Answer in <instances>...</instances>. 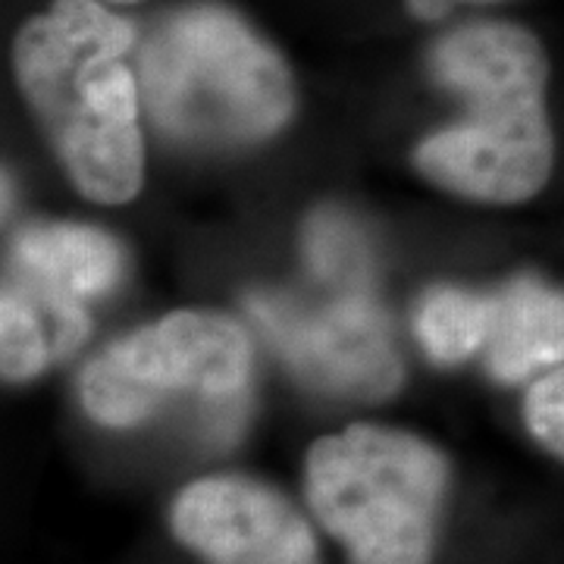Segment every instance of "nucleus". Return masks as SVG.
<instances>
[{"label":"nucleus","instance_id":"nucleus-9","mask_svg":"<svg viewBox=\"0 0 564 564\" xmlns=\"http://www.w3.org/2000/svg\"><path fill=\"white\" fill-rule=\"evenodd\" d=\"M0 321L3 377L10 383H25L54 361L73 355L88 336L91 323L85 302L54 292L17 270H10L3 282Z\"/></svg>","mask_w":564,"mask_h":564},{"label":"nucleus","instance_id":"nucleus-11","mask_svg":"<svg viewBox=\"0 0 564 564\" xmlns=\"http://www.w3.org/2000/svg\"><path fill=\"white\" fill-rule=\"evenodd\" d=\"M492 329V295H477L464 289H433L423 295L414 333L423 351L436 364H462L486 348Z\"/></svg>","mask_w":564,"mask_h":564},{"label":"nucleus","instance_id":"nucleus-12","mask_svg":"<svg viewBox=\"0 0 564 564\" xmlns=\"http://www.w3.org/2000/svg\"><path fill=\"white\" fill-rule=\"evenodd\" d=\"M524 421L533 440L564 462V364L540 373L527 389Z\"/></svg>","mask_w":564,"mask_h":564},{"label":"nucleus","instance_id":"nucleus-8","mask_svg":"<svg viewBox=\"0 0 564 564\" xmlns=\"http://www.w3.org/2000/svg\"><path fill=\"white\" fill-rule=\"evenodd\" d=\"M486 367L499 383H524L564 364V289L540 280L508 282L492 295Z\"/></svg>","mask_w":564,"mask_h":564},{"label":"nucleus","instance_id":"nucleus-13","mask_svg":"<svg viewBox=\"0 0 564 564\" xmlns=\"http://www.w3.org/2000/svg\"><path fill=\"white\" fill-rule=\"evenodd\" d=\"M455 3H489V0H408V10L417 20H440Z\"/></svg>","mask_w":564,"mask_h":564},{"label":"nucleus","instance_id":"nucleus-3","mask_svg":"<svg viewBox=\"0 0 564 564\" xmlns=\"http://www.w3.org/2000/svg\"><path fill=\"white\" fill-rule=\"evenodd\" d=\"M141 104L161 135L236 148L292 117V76L267 41L223 3L170 10L139 44Z\"/></svg>","mask_w":564,"mask_h":564},{"label":"nucleus","instance_id":"nucleus-5","mask_svg":"<svg viewBox=\"0 0 564 564\" xmlns=\"http://www.w3.org/2000/svg\"><path fill=\"white\" fill-rule=\"evenodd\" d=\"M307 502L351 564H430L448 486L443 452L402 430L355 423L307 452Z\"/></svg>","mask_w":564,"mask_h":564},{"label":"nucleus","instance_id":"nucleus-7","mask_svg":"<svg viewBox=\"0 0 564 564\" xmlns=\"http://www.w3.org/2000/svg\"><path fill=\"white\" fill-rule=\"evenodd\" d=\"M170 527L207 564H321L302 514L273 486L236 474L185 486L170 508Z\"/></svg>","mask_w":564,"mask_h":564},{"label":"nucleus","instance_id":"nucleus-10","mask_svg":"<svg viewBox=\"0 0 564 564\" xmlns=\"http://www.w3.org/2000/svg\"><path fill=\"white\" fill-rule=\"evenodd\" d=\"M10 270L69 299L88 302L122 280L126 254L113 236L95 226L39 223L17 236Z\"/></svg>","mask_w":564,"mask_h":564},{"label":"nucleus","instance_id":"nucleus-4","mask_svg":"<svg viewBox=\"0 0 564 564\" xmlns=\"http://www.w3.org/2000/svg\"><path fill=\"white\" fill-rule=\"evenodd\" d=\"M251 343L223 314L176 311L85 367L79 395L91 421L139 426L180 408L207 443H232L248 414Z\"/></svg>","mask_w":564,"mask_h":564},{"label":"nucleus","instance_id":"nucleus-2","mask_svg":"<svg viewBox=\"0 0 564 564\" xmlns=\"http://www.w3.org/2000/svg\"><path fill=\"white\" fill-rule=\"evenodd\" d=\"M430 69L462 98L464 117L421 141L414 163L423 176L489 204H518L543 192L555 158L543 44L511 22H470L436 41Z\"/></svg>","mask_w":564,"mask_h":564},{"label":"nucleus","instance_id":"nucleus-6","mask_svg":"<svg viewBox=\"0 0 564 564\" xmlns=\"http://www.w3.org/2000/svg\"><path fill=\"white\" fill-rule=\"evenodd\" d=\"M314 282V295L258 292L248 299V311L289 370L314 392L355 402L389 399L402 386V358L373 295V270Z\"/></svg>","mask_w":564,"mask_h":564},{"label":"nucleus","instance_id":"nucleus-1","mask_svg":"<svg viewBox=\"0 0 564 564\" xmlns=\"http://www.w3.org/2000/svg\"><path fill=\"white\" fill-rule=\"evenodd\" d=\"M135 25L98 0H54L22 25L13 66L25 101L82 195L101 204L135 198L144 173Z\"/></svg>","mask_w":564,"mask_h":564},{"label":"nucleus","instance_id":"nucleus-14","mask_svg":"<svg viewBox=\"0 0 564 564\" xmlns=\"http://www.w3.org/2000/svg\"><path fill=\"white\" fill-rule=\"evenodd\" d=\"M113 3H135V0H113Z\"/></svg>","mask_w":564,"mask_h":564}]
</instances>
